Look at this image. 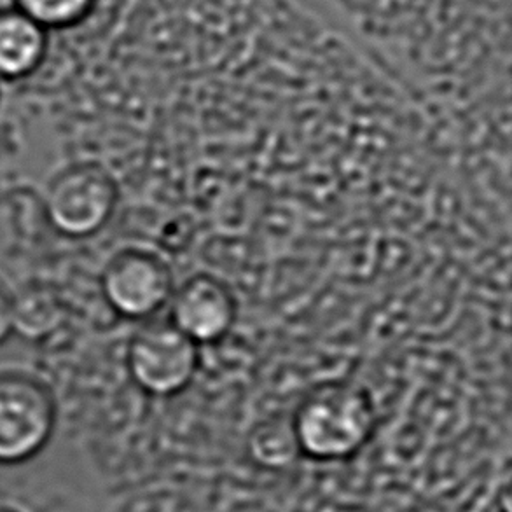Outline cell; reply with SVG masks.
I'll use <instances>...</instances> for the list:
<instances>
[{"instance_id": "cell-11", "label": "cell", "mask_w": 512, "mask_h": 512, "mask_svg": "<svg viewBox=\"0 0 512 512\" xmlns=\"http://www.w3.org/2000/svg\"><path fill=\"white\" fill-rule=\"evenodd\" d=\"M0 512H13V511H6V509H0Z\"/></svg>"}, {"instance_id": "cell-6", "label": "cell", "mask_w": 512, "mask_h": 512, "mask_svg": "<svg viewBox=\"0 0 512 512\" xmlns=\"http://www.w3.org/2000/svg\"><path fill=\"white\" fill-rule=\"evenodd\" d=\"M118 201L111 177L98 168L63 173L49 191V215L69 235H90L109 221Z\"/></svg>"}, {"instance_id": "cell-2", "label": "cell", "mask_w": 512, "mask_h": 512, "mask_svg": "<svg viewBox=\"0 0 512 512\" xmlns=\"http://www.w3.org/2000/svg\"><path fill=\"white\" fill-rule=\"evenodd\" d=\"M128 366L146 394L177 397L193 383L200 367V346L170 320L144 327L130 345Z\"/></svg>"}, {"instance_id": "cell-8", "label": "cell", "mask_w": 512, "mask_h": 512, "mask_svg": "<svg viewBox=\"0 0 512 512\" xmlns=\"http://www.w3.org/2000/svg\"><path fill=\"white\" fill-rule=\"evenodd\" d=\"M249 453L256 464L268 469H285L299 457L298 441L289 418H270L254 427L249 437Z\"/></svg>"}, {"instance_id": "cell-10", "label": "cell", "mask_w": 512, "mask_h": 512, "mask_svg": "<svg viewBox=\"0 0 512 512\" xmlns=\"http://www.w3.org/2000/svg\"><path fill=\"white\" fill-rule=\"evenodd\" d=\"M13 329V305L0 291V343L6 340L7 334Z\"/></svg>"}, {"instance_id": "cell-7", "label": "cell", "mask_w": 512, "mask_h": 512, "mask_svg": "<svg viewBox=\"0 0 512 512\" xmlns=\"http://www.w3.org/2000/svg\"><path fill=\"white\" fill-rule=\"evenodd\" d=\"M44 51V35L25 16L0 18V74L18 77L34 69Z\"/></svg>"}, {"instance_id": "cell-9", "label": "cell", "mask_w": 512, "mask_h": 512, "mask_svg": "<svg viewBox=\"0 0 512 512\" xmlns=\"http://www.w3.org/2000/svg\"><path fill=\"white\" fill-rule=\"evenodd\" d=\"M21 6L35 21L53 27L77 20L86 13L90 0H20Z\"/></svg>"}, {"instance_id": "cell-1", "label": "cell", "mask_w": 512, "mask_h": 512, "mask_svg": "<svg viewBox=\"0 0 512 512\" xmlns=\"http://www.w3.org/2000/svg\"><path fill=\"white\" fill-rule=\"evenodd\" d=\"M291 422L303 457L341 462L369 443L376 418L371 397L359 385L331 381L301 399Z\"/></svg>"}, {"instance_id": "cell-5", "label": "cell", "mask_w": 512, "mask_h": 512, "mask_svg": "<svg viewBox=\"0 0 512 512\" xmlns=\"http://www.w3.org/2000/svg\"><path fill=\"white\" fill-rule=\"evenodd\" d=\"M51 429L53 408L42 388L20 378L0 380V462L34 457Z\"/></svg>"}, {"instance_id": "cell-3", "label": "cell", "mask_w": 512, "mask_h": 512, "mask_svg": "<svg viewBox=\"0 0 512 512\" xmlns=\"http://www.w3.org/2000/svg\"><path fill=\"white\" fill-rule=\"evenodd\" d=\"M173 271L147 249H128L112 259L104 275L105 298L126 319H153L168 308L175 289Z\"/></svg>"}, {"instance_id": "cell-4", "label": "cell", "mask_w": 512, "mask_h": 512, "mask_svg": "<svg viewBox=\"0 0 512 512\" xmlns=\"http://www.w3.org/2000/svg\"><path fill=\"white\" fill-rule=\"evenodd\" d=\"M168 320L196 345H215L235 327L238 303L221 278L198 273L175 285Z\"/></svg>"}]
</instances>
